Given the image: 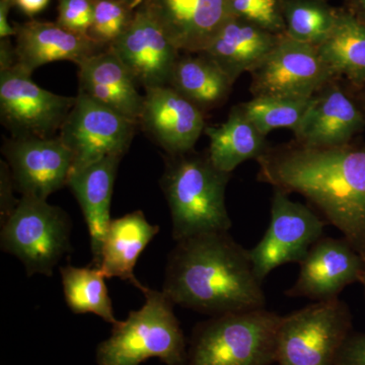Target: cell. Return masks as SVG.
<instances>
[{
    "label": "cell",
    "instance_id": "74e56055",
    "mask_svg": "<svg viewBox=\"0 0 365 365\" xmlns=\"http://www.w3.org/2000/svg\"><path fill=\"white\" fill-rule=\"evenodd\" d=\"M124 1L128 2V4H130L134 7H137L143 4V0H124Z\"/></svg>",
    "mask_w": 365,
    "mask_h": 365
},
{
    "label": "cell",
    "instance_id": "d6986e66",
    "mask_svg": "<svg viewBox=\"0 0 365 365\" xmlns=\"http://www.w3.org/2000/svg\"><path fill=\"white\" fill-rule=\"evenodd\" d=\"M79 91L139 124L144 96L121 59L110 48L78 64Z\"/></svg>",
    "mask_w": 365,
    "mask_h": 365
},
{
    "label": "cell",
    "instance_id": "30bf717a",
    "mask_svg": "<svg viewBox=\"0 0 365 365\" xmlns=\"http://www.w3.org/2000/svg\"><path fill=\"white\" fill-rule=\"evenodd\" d=\"M253 98L272 97L304 100L316 96L335 76L316 46L283 36L258 66L250 72Z\"/></svg>",
    "mask_w": 365,
    "mask_h": 365
},
{
    "label": "cell",
    "instance_id": "4fadbf2b",
    "mask_svg": "<svg viewBox=\"0 0 365 365\" xmlns=\"http://www.w3.org/2000/svg\"><path fill=\"white\" fill-rule=\"evenodd\" d=\"M109 48L145 91L169 86L180 57L176 46L143 4L137 6L131 23Z\"/></svg>",
    "mask_w": 365,
    "mask_h": 365
},
{
    "label": "cell",
    "instance_id": "5bb4252c",
    "mask_svg": "<svg viewBox=\"0 0 365 365\" xmlns=\"http://www.w3.org/2000/svg\"><path fill=\"white\" fill-rule=\"evenodd\" d=\"M297 282L285 294L314 302L339 299L343 289L361 282L365 258L347 240L323 237L300 262Z\"/></svg>",
    "mask_w": 365,
    "mask_h": 365
},
{
    "label": "cell",
    "instance_id": "44dd1931",
    "mask_svg": "<svg viewBox=\"0 0 365 365\" xmlns=\"http://www.w3.org/2000/svg\"><path fill=\"white\" fill-rule=\"evenodd\" d=\"M283 36L232 16L201 53L212 60L235 83L245 72H251L258 66Z\"/></svg>",
    "mask_w": 365,
    "mask_h": 365
},
{
    "label": "cell",
    "instance_id": "7402d4cb",
    "mask_svg": "<svg viewBox=\"0 0 365 365\" xmlns=\"http://www.w3.org/2000/svg\"><path fill=\"white\" fill-rule=\"evenodd\" d=\"M158 232L160 227L148 222L141 210L113 220L101 253L100 269L106 278L128 281L143 292L148 287L136 279L134 268L139 256Z\"/></svg>",
    "mask_w": 365,
    "mask_h": 365
},
{
    "label": "cell",
    "instance_id": "8992f818",
    "mask_svg": "<svg viewBox=\"0 0 365 365\" xmlns=\"http://www.w3.org/2000/svg\"><path fill=\"white\" fill-rule=\"evenodd\" d=\"M71 220L47 200L21 197L11 215L1 223L0 246L25 266L26 275L52 276L66 255L71 253Z\"/></svg>",
    "mask_w": 365,
    "mask_h": 365
},
{
    "label": "cell",
    "instance_id": "e0dca14e",
    "mask_svg": "<svg viewBox=\"0 0 365 365\" xmlns=\"http://www.w3.org/2000/svg\"><path fill=\"white\" fill-rule=\"evenodd\" d=\"M336 81L314 96L306 115L294 132L297 145L312 148L347 145L365 128L364 110L353 102Z\"/></svg>",
    "mask_w": 365,
    "mask_h": 365
},
{
    "label": "cell",
    "instance_id": "2e32d148",
    "mask_svg": "<svg viewBox=\"0 0 365 365\" xmlns=\"http://www.w3.org/2000/svg\"><path fill=\"white\" fill-rule=\"evenodd\" d=\"M180 52H203L230 18L227 0H143Z\"/></svg>",
    "mask_w": 365,
    "mask_h": 365
},
{
    "label": "cell",
    "instance_id": "83f0119b",
    "mask_svg": "<svg viewBox=\"0 0 365 365\" xmlns=\"http://www.w3.org/2000/svg\"><path fill=\"white\" fill-rule=\"evenodd\" d=\"M313 98L294 100L257 97L239 106L262 135L266 137L276 129L287 128L294 132L297 130Z\"/></svg>",
    "mask_w": 365,
    "mask_h": 365
},
{
    "label": "cell",
    "instance_id": "f35d334b",
    "mask_svg": "<svg viewBox=\"0 0 365 365\" xmlns=\"http://www.w3.org/2000/svg\"><path fill=\"white\" fill-rule=\"evenodd\" d=\"M364 91L361 95V100H362V110H364V111L365 113V86H364Z\"/></svg>",
    "mask_w": 365,
    "mask_h": 365
},
{
    "label": "cell",
    "instance_id": "7c38bea8",
    "mask_svg": "<svg viewBox=\"0 0 365 365\" xmlns=\"http://www.w3.org/2000/svg\"><path fill=\"white\" fill-rule=\"evenodd\" d=\"M14 188L21 197L47 200L67 186L73 157L59 136L13 137L4 146Z\"/></svg>",
    "mask_w": 365,
    "mask_h": 365
},
{
    "label": "cell",
    "instance_id": "1f68e13d",
    "mask_svg": "<svg viewBox=\"0 0 365 365\" xmlns=\"http://www.w3.org/2000/svg\"><path fill=\"white\" fill-rule=\"evenodd\" d=\"M336 365H365V333L348 336L338 353Z\"/></svg>",
    "mask_w": 365,
    "mask_h": 365
},
{
    "label": "cell",
    "instance_id": "d4e9b609",
    "mask_svg": "<svg viewBox=\"0 0 365 365\" xmlns=\"http://www.w3.org/2000/svg\"><path fill=\"white\" fill-rule=\"evenodd\" d=\"M317 48L336 78L365 86V26L343 7L332 32Z\"/></svg>",
    "mask_w": 365,
    "mask_h": 365
},
{
    "label": "cell",
    "instance_id": "8d00e7d4",
    "mask_svg": "<svg viewBox=\"0 0 365 365\" xmlns=\"http://www.w3.org/2000/svg\"><path fill=\"white\" fill-rule=\"evenodd\" d=\"M49 4V0H16V6L28 16L39 14Z\"/></svg>",
    "mask_w": 365,
    "mask_h": 365
},
{
    "label": "cell",
    "instance_id": "836d02e7",
    "mask_svg": "<svg viewBox=\"0 0 365 365\" xmlns=\"http://www.w3.org/2000/svg\"><path fill=\"white\" fill-rule=\"evenodd\" d=\"M16 6L14 0H0V38L9 39L16 35V29L9 24V13L11 7Z\"/></svg>",
    "mask_w": 365,
    "mask_h": 365
},
{
    "label": "cell",
    "instance_id": "52a82bcc",
    "mask_svg": "<svg viewBox=\"0 0 365 365\" xmlns=\"http://www.w3.org/2000/svg\"><path fill=\"white\" fill-rule=\"evenodd\" d=\"M351 328L349 307L339 299L297 309L281 319L276 364L336 365Z\"/></svg>",
    "mask_w": 365,
    "mask_h": 365
},
{
    "label": "cell",
    "instance_id": "603a6c76",
    "mask_svg": "<svg viewBox=\"0 0 365 365\" xmlns=\"http://www.w3.org/2000/svg\"><path fill=\"white\" fill-rule=\"evenodd\" d=\"M209 137L208 158L215 168L232 174L241 163L258 160L268 150L266 137L242 113L240 106L232 108L227 121L205 128Z\"/></svg>",
    "mask_w": 365,
    "mask_h": 365
},
{
    "label": "cell",
    "instance_id": "b9f144b4",
    "mask_svg": "<svg viewBox=\"0 0 365 365\" xmlns=\"http://www.w3.org/2000/svg\"><path fill=\"white\" fill-rule=\"evenodd\" d=\"M328 1H329V0H328Z\"/></svg>",
    "mask_w": 365,
    "mask_h": 365
},
{
    "label": "cell",
    "instance_id": "4dcf8cb0",
    "mask_svg": "<svg viewBox=\"0 0 365 365\" xmlns=\"http://www.w3.org/2000/svg\"><path fill=\"white\" fill-rule=\"evenodd\" d=\"M93 16V0H58L56 23L67 30L88 35Z\"/></svg>",
    "mask_w": 365,
    "mask_h": 365
},
{
    "label": "cell",
    "instance_id": "d6a6232c",
    "mask_svg": "<svg viewBox=\"0 0 365 365\" xmlns=\"http://www.w3.org/2000/svg\"><path fill=\"white\" fill-rule=\"evenodd\" d=\"M13 177L7 163L1 162L0 170V222L4 223L14 209L18 205L20 199L14 198Z\"/></svg>",
    "mask_w": 365,
    "mask_h": 365
},
{
    "label": "cell",
    "instance_id": "7a4b0ae2",
    "mask_svg": "<svg viewBox=\"0 0 365 365\" xmlns=\"http://www.w3.org/2000/svg\"><path fill=\"white\" fill-rule=\"evenodd\" d=\"M262 284L248 250L228 232H209L176 242L163 292L178 306L215 317L265 309Z\"/></svg>",
    "mask_w": 365,
    "mask_h": 365
},
{
    "label": "cell",
    "instance_id": "3957f363",
    "mask_svg": "<svg viewBox=\"0 0 365 365\" xmlns=\"http://www.w3.org/2000/svg\"><path fill=\"white\" fill-rule=\"evenodd\" d=\"M232 174L215 167L208 155H170L160 187L169 205L173 239L182 241L209 232H230L232 227L225 204Z\"/></svg>",
    "mask_w": 365,
    "mask_h": 365
},
{
    "label": "cell",
    "instance_id": "ab89813d",
    "mask_svg": "<svg viewBox=\"0 0 365 365\" xmlns=\"http://www.w3.org/2000/svg\"><path fill=\"white\" fill-rule=\"evenodd\" d=\"M361 283H362V284H364V292H365V269H364V276H362Z\"/></svg>",
    "mask_w": 365,
    "mask_h": 365
},
{
    "label": "cell",
    "instance_id": "ffe728a7",
    "mask_svg": "<svg viewBox=\"0 0 365 365\" xmlns=\"http://www.w3.org/2000/svg\"><path fill=\"white\" fill-rule=\"evenodd\" d=\"M120 155H110L73 173L67 186L83 211L88 232H90L91 266L100 268L101 253L108 227L111 223V200L118 167L121 162Z\"/></svg>",
    "mask_w": 365,
    "mask_h": 365
},
{
    "label": "cell",
    "instance_id": "f546056e",
    "mask_svg": "<svg viewBox=\"0 0 365 365\" xmlns=\"http://www.w3.org/2000/svg\"><path fill=\"white\" fill-rule=\"evenodd\" d=\"M235 18L254 24L275 35H287L283 0H227Z\"/></svg>",
    "mask_w": 365,
    "mask_h": 365
},
{
    "label": "cell",
    "instance_id": "9a60e30c",
    "mask_svg": "<svg viewBox=\"0 0 365 365\" xmlns=\"http://www.w3.org/2000/svg\"><path fill=\"white\" fill-rule=\"evenodd\" d=\"M139 124L169 155L191 153L205 131L202 110L170 86L145 91Z\"/></svg>",
    "mask_w": 365,
    "mask_h": 365
},
{
    "label": "cell",
    "instance_id": "5b68a950",
    "mask_svg": "<svg viewBox=\"0 0 365 365\" xmlns=\"http://www.w3.org/2000/svg\"><path fill=\"white\" fill-rule=\"evenodd\" d=\"M282 317L267 309L211 317L190 341L187 365H272Z\"/></svg>",
    "mask_w": 365,
    "mask_h": 365
},
{
    "label": "cell",
    "instance_id": "9c48e42d",
    "mask_svg": "<svg viewBox=\"0 0 365 365\" xmlns=\"http://www.w3.org/2000/svg\"><path fill=\"white\" fill-rule=\"evenodd\" d=\"M326 225L311 208L292 201L284 191L274 189L267 232L250 250L257 277L263 282L279 266L299 264L323 237Z\"/></svg>",
    "mask_w": 365,
    "mask_h": 365
},
{
    "label": "cell",
    "instance_id": "cb8c5ba5",
    "mask_svg": "<svg viewBox=\"0 0 365 365\" xmlns=\"http://www.w3.org/2000/svg\"><path fill=\"white\" fill-rule=\"evenodd\" d=\"M232 85L227 74L204 53L180 55L169 83L202 111L225 102Z\"/></svg>",
    "mask_w": 365,
    "mask_h": 365
},
{
    "label": "cell",
    "instance_id": "8fae6325",
    "mask_svg": "<svg viewBox=\"0 0 365 365\" xmlns=\"http://www.w3.org/2000/svg\"><path fill=\"white\" fill-rule=\"evenodd\" d=\"M16 66L0 71V112L14 137H53L61 129L76 98L56 95L34 83Z\"/></svg>",
    "mask_w": 365,
    "mask_h": 365
},
{
    "label": "cell",
    "instance_id": "d590c367",
    "mask_svg": "<svg viewBox=\"0 0 365 365\" xmlns=\"http://www.w3.org/2000/svg\"><path fill=\"white\" fill-rule=\"evenodd\" d=\"M343 9L365 26V0H344Z\"/></svg>",
    "mask_w": 365,
    "mask_h": 365
},
{
    "label": "cell",
    "instance_id": "ac0fdd59",
    "mask_svg": "<svg viewBox=\"0 0 365 365\" xmlns=\"http://www.w3.org/2000/svg\"><path fill=\"white\" fill-rule=\"evenodd\" d=\"M16 29L18 64L30 73L38 67L60 60L78 66L105 49L90 36L72 32L58 23L31 21Z\"/></svg>",
    "mask_w": 365,
    "mask_h": 365
},
{
    "label": "cell",
    "instance_id": "484cf974",
    "mask_svg": "<svg viewBox=\"0 0 365 365\" xmlns=\"http://www.w3.org/2000/svg\"><path fill=\"white\" fill-rule=\"evenodd\" d=\"M62 287L67 306L74 314H93L110 325L119 323L115 318L112 299L106 287V276L100 268H60Z\"/></svg>",
    "mask_w": 365,
    "mask_h": 365
},
{
    "label": "cell",
    "instance_id": "f1b7e54d",
    "mask_svg": "<svg viewBox=\"0 0 365 365\" xmlns=\"http://www.w3.org/2000/svg\"><path fill=\"white\" fill-rule=\"evenodd\" d=\"M136 9L124 0H93L88 36L101 47L109 48L131 23Z\"/></svg>",
    "mask_w": 365,
    "mask_h": 365
},
{
    "label": "cell",
    "instance_id": "6da1fadb",
    "mask_svg": "<svg viewBox=\"0 0 365 365\" xmlns=\"http://www.w3.org/2000/svg\"><path fill=\"white\" fill-rule=\"evenodd\" d=\"M258 180L285 193L297 192L365 258V146H283L257 160Z\"/></svg>",
    "mask_w": 365,
    "mask_h": 365
},
{
    "label": "cell",
    "instance_id": "60d3db41",
    "mask_svg": "<svg viewBox=\"0 0 365 365\" xmlns=\"http://www.w3.org/2000/svg\"><path fill=\"white\" fill-rule=\"evenodd\" d=\"M14 4H16V0H14Z\"/></svg>",
    "mask_w": 365,
    "mask_h": 365
},
{
    "label": "cell",
    "instance_id": "4316f807",
    "mask_svg": "<svg viewBox=\"0 0 365 365\" xmlns=\"http://www.w3.org/2000/svg\"><path fill=\"white\" fill-rule=\"evenodd\" d=\"M339 11L328 0H283L287 36L317 47L332 32Z\"/></svg>",
    "mask_w": 365,
    "mask_h": 365
},
{
    "label": "cell",
    "instance_id": "ba28073f",
    "mask_svg": "<svg viewBox=\"0 0 365 365\" xmlns=\"http://www.w3.org/2000/svg\"><path fill=\"white\" fill-rule=\"evenodd\" d=\"M137 125L78 91L59 134L73 157L71 174L110 155L124 157Z\"/></svg>",
    "mask_w": 365,
    "mask_h": 365
},
{
    "label": "cell",
    "instance_id": "e575fe53",
    "mask_svg": "<svg viewBox=\"0 0 365 365\" xmlns=\"http://www.w3.org/2000/svg\"><path fill=\"white\" fill-rule=\"evenodd\" d=\"M18 64L16 47H13L9 39L0 41V71H6Z\"/></svg>",
    "mask_w": 365,
    "mask_h": 365
},
{
    "label": "cell",
    "instance_id": "277c9868",
    "mask_svg": "<svg viewBox=\"0 0 365 365\" xmlns=\"http://www.w3.org/2000/svg\"><path fill=\"white\" fill-rule=\"evenodd\" d=\"M143 294L145 304L113 326L111 336L98 346V365H139L150 359L165 365H187L186 339L173 309L174 302L151 288Z\"/></svg>",
    "mask_w": 365,
    "mask_h": 365
}]
</instances>
